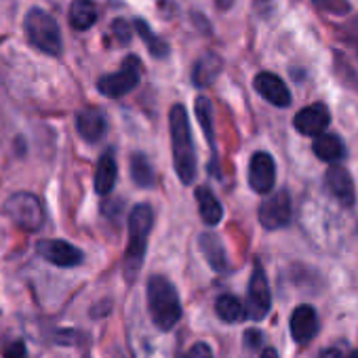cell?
I'll use <instances>...</instances> for the list:
<instances>
[{
    "instance_id": "3",
    "label": "cell",
    "mask_w": 358,
    "mask_h": 358,
    "mask_svg": "<svg viewBox=\"0 0 358 358\" xmlns=\"http://www.w3.org/2000/svg\"><path fill=\"white\" fill-rule=\"evenodd\" d=\"M148 312L152 322L162 331H171L182 318L179 295L164 276H152L148 280Z\"/></svg>"
},
{
    "instance_id": "8",
    "label": "cell",
    "mask_w": 358,
    "mask_h": 358,
    "mask_svg": "<svg viewBox=\"0 0 358 358\" xmlns=\"http://www.w3.org/2000/svg\"><path fill=\"white\" fill-rule=\"evenodd\" d=\"M259 222L266 230H278V228L289 226V222H291L289 192L280 190V192L272 194L268 201H264L259 207Z\"/></svg>"
},
{
    "instance_id": "11",
    "label": "cell",
    "mask_w": 358,
    "mask_h": 358,
    "mask_svg": "<svg viewBox=\"0 0 358 358\" xmlns=\"http://www.w3.org/2000/svg\"><path fill=\"white\" fill-rule=\"evenodd\" d=\"M329 120H331V114H329L327 106L324 103H312V106L297 112L295 129L301 135L320 137V135H324V129L329 127Z\"/></svg>"
},
{
    "instance_id": "22",
    "label": "cell",
    "mask_w": 358,
    "mask_h": 358,
    "mask_svg": "<svg viewBox=\"0 0 358 358\" xmlns=\"http://www.w3.org/2000/svg\"><path fill=\"white\" fill-rule=\"evenodd\" d=\"M215 312L224 322H241L249 316L247 306H243L234 295H222L215 301Z\"/></svg>"
},
{
    "instance_id": "7",
    "label": "cell",
    "mask_w": 358,
    "mask_h": 358,
    "mask_svg": "<svg viewBox=\"0 0 358 358\" xmlns=\"http://www.w3.org/2000/svg\"><path fill=\"white\" fill-rule=\"evenodd\" d=\"M272 306V295H270V285L259 266H255L251 280H249V293H247V312L249 318L253 320H264L270 312Z\"/></svg>"
},
{
    "instance_id": "18",
    "label": "cell",
    "mask_w": 358,
    "mask_h": 358,
    "mask_svg": "<svg viewBox=\"0 0 358 358\" xmlns=\"http://www.w3.org/2000/svg\"><path fill=\"white\" fill-rule=\"evenodd\" d=\"M199 247H201L205 259L209 262V266L215 272H226L228 259H226V249H224L220 236H215V234H203L199 238Z\"/></svg>"
},
{
    "instance_id": "31",
    "label": "cell",
    "mask_w": 358,
    "mask_h": 358,
    "mask_svg": "<svg viewBox=\"0 0 358 358\" xmlns=\"http://www.w3.org/2000/svg\"><path fill=\"white\" fill-rule=\"evenodd\" d=\"M348 358H358V350H356V352H354V354H350V356H348Z\"/></svg>"
},
{
    "instance_id": "20",
    "label": "cell",
    "mask_w": 358,
    "mask_h": 358,
    "mask_svg": "<svg viewBox=\"0 0 358 358\" xmlns=\"http://www.w3.org/2000/svg\"><path fill=\"white\" fill-rule=\"evenodd\" d=\"M312 150H314V154H316L320 160H324V162H337V160H341V158L345 156V145H343V141H341L337 135H327V133L314 139Z\"/></svg>"
},
{
    "instance_id": "12",
    "label": "cell",
    "mask_w": 358,
    "mask_h": 358,
    "mask_svg": "<svg viewBox=\"0 0 358 358\" xmlns=\"http://www.w3.org/2000/svg\"><path fill=\"white\" fill-rule=\"evenodd\" d=\"M253 87L266 101H270L276 108H287L291 103L289 87L272 72H259L253 80Z\"/></svg>"
},
{
    "instance_id": "28",
    "label": "cell",
    "mask_w": 358,
    "mask_h": 358,
    "mask_svg": "<svg viewBox=\"0 0 358 358\" xmlns=\"http://www.w3.org/2000/svg\"><path fill=\"white\" fill-rule=\"evenodd\" d=\"M186 358H213V352L207 343H194L186 354Z\"/></svg>"
},
{
    "instance_id": "10",
    "label": "cell",
    "mask_w": 358,
    "mask_h": 358,
    "mask_svg": "<svg viewBox=\"0 0 358 358\" xmlns=\"http://www.w3.org/2000/svg\"><path fill=\"white\" fill-rule=\"evenodd\" d=\"M36 251L45 262H49L57 268H74V266L83 264V251L66 241H51V238L41 241L36 245Z\"/></svg>"
},
{
    "instance_id": "24",
    "label": "cell",
    "mask_w": 358,
    "mask_h": 358,
    "mask_svg": "<svg viewBox=\"0 0 358 358\" xmlns=\"http://www.w3.org/2000/svg\"><path fill=\"white\" fill-rule=\"evenodd\" d=\"M135 30L139 32V36L145 41V45H148V51L154 55V57H166V53H169V47H166V43L162 41V38H158L150 28H148V24L145 22H141V20H137L135 22Z\"/></svg>"
},
{
    "instance_id": "13",
    "label": "cell",
    "mask_w": 358,
    "mask_h": 358,
    "mask_svg": "<svg viewBox=\"0 0 358 358\" xmlns=\"http://www.w3.org/2000/svg\"><path fill=\"white\" fill-rule=\"evenodd\" d=\"M324 184H327V190L331 192V196L335 201H339V205H343V207L354 205V201H356L354 182L343 166H329V171L324 175Z\"/></svg>"
},
{
    "instance_id": "27",
    "label": "cell",
    "mask_w": 358,
    "mask_h": 358,
    "mask_svg": "<svg viewBox=\"0 0 358 358\" xmlns=\"http://www.w3.org/2000/svg\"><path fill=\"white\" fill-rule=\"evenodd\" d=\"M112 32H114V36H116L120 43H129V41H131V28H129L127 22H122V20H116V22L112 24Z\"/></svg>"
},
{
    "instance_id": "2",
    "label": "cell",
    "mask_w": 358,
    "mask_h": 358,
    "mask_svg": "<svg viewBox=\"0 0 358 358\" xmlns=\"http://www.w3.org/2000/svg\"><path fill=\"white\" fill-rule=\"evenodd\" d=\"M152 222H154V213H152L150 205H137L129 215V243H127V251L122 257V272L129 282L135 280V276L139 274V270L143 266L145 245H148V234L152 230Z\"/></svg>"
},
{
    "instance_id": "16",
    "label": "cell",
    "mask_w": 358,
    "mask_h": 358,
    "mask_svg": "<svg viewBox=\"0 0 358 358\" xmlns=\"http://www.w3.org/2000/svg\"><path fill=\"white\" fill-rule=\"evenodd\" d=\"M116 177H118V166H116V158L112 154V150L103 152L97 169H95V192L106 196L112 192L114 184H116Z\"/></svg>"
},
{
    "instance_id": "5",
    "label": "cell",
    "mask_w": 358,
    "mask_h": 358,
    "mask_svg": "<svg viewBox=\"0 0 358 358\" xmlns=\"http://www.w3.org/2000/svg\"><path fill=\"white\" fill-rule=\"evenodd\" d=\"M5 213L26 232H38L45 224V209L36 194L15 192L5 203Z\"/></svg>"
},
{
    "instance_id": "19",
    "label": "cell",
    "mask_w": 358,
    "mask_h": 358,
    "mask_svg": "<svg viewBox=\"0 0 358 358\" xmlns=\"http://www.w3.org/2000/svg\"><path fill=\"white\" fill-rule=\"evenodd\" d=\"M196 201H199V213L203 222L209 226H217L224 217V207L217 201V196L209 188L203 186V188H196Z\"/></svg>"
},
{
    "instance_id": "9",
    "label": "cell",
    "mask_w": 358,
    "mask_h": 358,
    "mask_svg": "<svg viewBox=\"0 0 358 358\" xmlns=\"http://www.w3.org/2000/svg\"><path fill=\"white\" fill-rule=\"evenodd\" d=\"M276 182V164L268 152H255L249 162V186L257 194L272 192Z\"/></svg>"
},
{
    "instance_id": "21",
    "label": "cell",
    "mask_w": 358,
    "mask_h": 358,
    "mask_svg": "<svg viewBox=\"0 0 358 358\" xmlns=\"http://www.w3.org/2000/svg\"><path fill=\"white\" fill-rule=\"evenodd\" d=\"M220 72H222V59L213 53H207L205 57H201L196 62L194 72H192V80L196 87H207L217 78Z\"/></svg>"
},
{
    "instance_id": "15",
    "label": "cell",
    "mask_w": 358,
    "mask_h": 358,
    "mask_svg": "<svg viewBox=\"0 0 358 358\" xmlns=\"http://www.w3.org/2000/svg\"><path fill=\"white\" fill-rule=\"evenodd\" d=\"M318 333V314L312 306H297L291 314V335L297 343H308Z\"/></svg>"
},
{
    "instance_id": "26",
    "label": "cell",
    "mask_w": 358,
    "mask_h": 358,
    "mask_svg": "<svg viewBox=\"0 0 358 358\" xmlns=\"http://www.w3.org/2000/svg\"><path fill=\"white\" fill-rule=\"evenodd\" d=\"M0 350H3L5 358H28V350L22 339H7L0 345Z\"/></svg>"
},
{
    "instance_id": "6",
    "label": "cell",
    "mask_w": 358,
    "mask_h": 358,
    "mask_svg": "<svg viewBox=\"0 0 358 358\" xmlns=\"http://www.w3.org/2000/svg\"><path fill=\"white\" fill-rule=\"evenodd\" d=\"M139 80H141V64L135 55H129L118 72L106 74L97 80V89L101 95L110 99H118L131 93L139 85Z\"/></svg>"
},
{
    "instance_id": "29",
    "label": "cell",
    "mask_w": 358,
    "mask_h": 358,
    "mask_svg": "<svg viewBox=\"0 0 358 358\" xmlns=\"http://www.w3.org/2000/svg\"><path fill=\"white\" fill-rule=\"evenodd\" d=\"M320 356H322V358H341V352H339L337 348H333V350H327V352H322Z\"/></svg>"
},
{
    "instance_id": "1",
    "label": "cell",
    "mask_w": 358,
    "mask_h": 358,
    "mask_svg": "<svg viewBox=\"0 0 358 358\" xmlns=\"http://www.w3.org/2000/svg\"><path fill=\"white\" fill-rule=\"evenodd\" d=\"M169 129H171V148H173V164L184 184H192L196 177V152L192 141V131L188 122V112L184 106H173L169 112Z\"/></svg>"
},
{
    "instance_id": "23",
    "label": "cell",
    "mask_w": 358,
    "mask_h": 358,
    "mask_svg": "<svg viewBox=\"0 0 358 358\" xmlns=\"http://www.w3.org/2000/svg\"><path fill=\"white\" fill-rule=\"evenodd\" d=\"M131 179L139 188H152L154 186V169L150 160L143 154H133L131 158Z\"/></svg>"
},
{
    "instance_id": "25",
    "label": "cell",
    "mask_w": 358,
    "mask_h": 358,
    "mask_svg": "<svg viewBox=\"0 0 358 358\" xmlns=\"http://www.w3.org/2000/svg\"><path fill=\"white\" fill-rule=\"evenodd\" d=\"M196 116L201 120V127L205 131V137L213 145V110H211V101L207 97H199L196 99Z\"/></svg>"
},
{
    "instance_id": "4",
    "label": "cell",
    "mask_w": 358,
    "mask_h": 358,
    "mask_svg": "<svg viewBox=\"0 0 358 358\" xmlns=\"http://www.w3.org/2000/svg\"><path fill=\"white\" fill-rule=\"evenodd\" d=\"M24 32H26V38L28 43L45 53V55H51V57H59L62 51H64V41H62V30H59V24L57 20L43 11V9H30L26 20H24Z\"/></svg>"
},
{
    "instance_id": "30",
    "label": "cell",
    "mask_w": 358,
    "mask_h": 358,
    "mask_svg": "<svg viewBox=\"0 0 358 358\" xmlns=\"http://www.w3.org/2000/svg\"><path fill=\"white\" fill-rule=\"evenodd\" d=\"M259 358H278V354H276V350H272V348H266L264 352H262V356Z\"/></svg>"
},
{
    "instance_id": "17",
    "label": "cell",
    "mask_w": 358,
    "mask_h": 358,
    "mask_svg": "<svg viewBox=\"0 0 358 358\" xmlns=\"http://www.w3.org/2000/svg\"><path fill=\"white\" fill-rule=\"evenodd\" d=\"M70 26L78 32L89 30L97 22V7L93 0H72L70 5Z\"/></svg>"
},
{
    "instance_id": "14",
    "label": "cell",
    "mask_w": 358,
    "mask_h": 358,
    "mask_svg": "<svg viewBox=\"0 0 358 358\" xmlns=\"http://www.w3.org/2000/svg\"><path fill=\"white\" fill-rule=\"evenodd\" d=\"M76 131L78 135L89 141V143H97L106 131H108V120L103 116L101 110L97 108H85L76 114Z\"/></svg>"
}]
</instances>
